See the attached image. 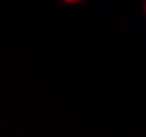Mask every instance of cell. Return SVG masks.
Returning a JSON list of instances; mask_svg holds the SVG:
<instances>
[{"mask_svg": "<svg viewBox=\"0 0 146 137\" xmlns=\"http://www.w3.org/2000/svg\"><path fill=\"white\" fill-rule=\"evenodd\" d=\"M66 2H79V0H66Z\"/></svg>", "mask_w": 146, "mask_h": 137, "instance_id": "6da1fadb", "label": "cell"}]
</instances>
